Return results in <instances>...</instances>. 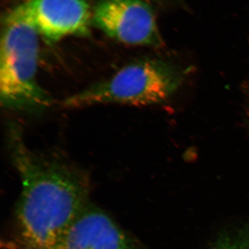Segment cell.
Wrapping results in <instances>:
<instances>
[{
  "label": "cell",
  "instance_id": "6",
  "mask_svg": "<svg viewBox=\"0 0 249 249\" xmlns=\"http://www.w3.org/2000/svg\"><path fill=\"white\" fill-rule=\"evenodd\" d=\"M41 37L53 45L69 36L89 35L92 22L87 0H29L27 1Z\"/></svg>",
  "mask_w": 249,
  "mask_h": 249
},
{
  "label": "cell",
  "instance_id": "4",
  "mask_svg": "<svg viewBox=\"0 0 249 249\" xmlns=\"http://www.w3.org/2000/svg\"><path fill=\"white\" fill-rule=\"evenodd\" d=\"M93 22L106 35L127 45H163L154 10L145 0H100Z\"/></svg>",
  "mask_w": 249,
  "mask_h": 249
},
{
  "label": "cell",
  "instance_id": "2",
  "mask_svg": "<svg viewBox=\"0 0 249 249\" xmlns=\"http://www.w3.org/2000/svg\"><path fill=\"white\" fill-rule=\"evenodd\" d=\"M40 36L27 2L4 18L0 48V100L4 107L39 111L52 103L37 80Z\"/></svg>",
  "mask_w": 249,
  "mask_h": 249
},
{
  "label": "cell",
  "instance_id": "5",
  "mask_svg": "<svg viewBox=\"0 0 249 249\" xmlns=\"http://www.w3.org/2000/svg\"><path fill=\"white\" fill-rule=\"evenodd\" d=\"M51 249H147L104 211L89 203Z\"/></svg>",
  "mask_w": 249,
  "mask_h": 249
},
{
  "label": "cell",
  "instance_id": "7",
  "mask_svg": "<svg viewBox=\"0 0 249 249\" xmlns=\"http://www.w3.org/2000/svg\"><path fill=\"white\" fill-rule=\"evenodd\" d=\"M209 249H249V222L222 230Z\"/></svg>",
  "mask_w": 249,
  "mask_h": 249
},
{
  "label": "cell",
  "instance_id": "9",
  "mask_svg": "<svg viewBox=\"0 0 249 249\" xmlns=\"http://www.w3.org/2000/svg\"></svg>",
  "mask_w": 249,
  "mask_h": 249
},
{
  "label": "cell",
  "instance_id": "8",
  "mask_svg": "<svg viewBox=\"0 0 249 249\" xmlns=\"http://www.w3.org/2000/svg\"><path fill=\"white\" fill-rule=\"evenodd\" d=\"M150 1H166V0H150Z\"/></svg>",
  "mask_w": 249,
  "mask_h": 249
},
{
  "label": "cell",
  "instance_id": "1",
  "mask_svg": "<svg viewBox=\"0 0 249 249\" xmlns=\"http://www.w3.org/2000/svg\"><path fill=\"white\" fill-rule=\"evenodd\" d=\"M9 150L21 181L15 215L16 249H51L87 205L91 186L82 170L40 155L11 127Z\"/></svg>",
  "mask_w": 249,
  "mask_h": 249
},
{
  "label": "cell",
  "instance_id": "3",
  "mask_svg": "<svg viewBox=\"0 0 249 249\" xmlns=\"http://www.w3.org/2000/svg\"><path fill=\"white\" fill-rule=\"evenodd\" d=\"M181 79L179 72L168 62L143 58L123 67L111 78L72 95L62 105L67 108L101 104L152 106L170 98Z\"/></svg>",
  "mask_w": 249,
  "mask_h": 249
}]
</instances>
